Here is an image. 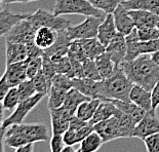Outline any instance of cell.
<instances>
[{
	"label": "cell",
	"instance_id": "obj_46",
	"mask_svg": "<svg viewBox=\"0 0 159 152\" xmlns=\"http://www.w3.org/2000/svg\"><path fill=\"white\" fill-rule=\"evenodd\" d=\"M93 131H94V127L93 124L87 123L86 126H84L83 127H81L80 130L76 131V138H77V143H81L85 138L90 135Z\"/></svg>",
	"mask_w": 159,
	"mask_h": 152
},
{
	"label": "cell",
	"instance_id": "obj_41",
	"mask_svg": "<svg viewBox=\"0 0 159 152\" xmlns=\"http://www.w3.org/2000/svg\"><path fill=\"white\" fill-rule=\"evenodd\" d=\"M42 57L37 58H29L28 67H27V77L28 79H32L37 75V73L42 69Z\"/></svg>",
	"mask_w": 159,
	"mask_h": 152
},
{
	"label": "cell",
	"instance_id": "obj_43",
	"mask_svg": "<svg viewBox=\"0 0 159 152\" xmlns=\"http://www.w3.org/2000/svg\"><path fill=\"white\" fill-rule=\"evenodd\" d=\"M141 55H151L159 50V38L148 40V41H140Z\"/></svg>",
	"mask_w": 159,
	"mask_h": 152
},
{
	"label": "cell",
	"instance_id": "obj_42",
	"mask_svg": "<svg viewBox=\"0 0 159 152\" xmlns=\"http://www.w3.org/2000/svg\"><path fill=\"white\" fill-rule=\"evenodd\" d=\"M138 35L141 41H148L159 38V29L157 27L138 29Z\"/></svg>",
	"mask_w": 159,
	"mask_h": 152
},
{
	"label": "cell",
	"instance_id": "obj_10",
	"mask_svg": "<svg viewBox=\"0 0 159 152\" xmlns=\"http://www.w3.org/2000/svg\"><path fill=\"white\" fill-rule=\"evenodd\" d=\"M94 131L102 137V139L105 143L114 141L116 139L123 138V134L121 131V129L118 123L117 118L115 116H112L107 120L101 121V122L94 124Z\"/></svg>",
	"mask_w": 159,
	"mask_h": 152
},
{
	"label": "cell",
	"instance_id": "obj_38",
	"mask_svg": "<svg viewBox=\"0 0 159 152\" xmlns=\"http://www.w3.org/2000/svg\"><path fill=\"white\" fill-rule=\"evenodd\" d=\"M43 59V62H42V71H43V74L44 76L46 77V80L48 82V85H49V90L52 87V79L53 77L57 75V70H56V67L53 65L52 59L49 57H47L45 55H43L42 57Z\"/></svg>",
	"mask_w": 159,
	"mask_h": 152
},
{
	"label": "cell",
	"instance_id": "obj_25",
	"mask_svg": "<svg viewBox=\"0 0 159 152\" xmlns=\"http://www.w3.org/2000/svg\"><path fill=\"white\" fill-rule=\"evenodd\" d=\"M81 45L83 47L84 53L86 58L96 60L98 57L103 55L106 52V46L98 39V37L94 38H87V39H80Z\"/></svg>",
	"mask_w": 159,
	"mask_h": 152
},
{
	"label": "cell",
	"instance_id": "obj_39",
	"mask_svg": "<svg viewBox=\"0 0 159 152\" xmlns=\"http://www.w3.org/2000/svg\"><path fill=\"white\" fill-rule=\"evenodd\" d=\"M18 89H19L21 101L29 99V98H31L37 94L35 87H34V84H33L31 79H26L25 81H23L21 84H19Z\"/></svg>",
	"mask_w": 159,
	"mask_h": 152
},
{
	"label": "cell",
	"instance_id": "obj_3",
	"mask_svg": "<svg viewBox=\"0 0 159 152\" xmlns=\"http://www.w3.org/2000/svg\"><path fill=\"white\" fill-rule=\"evenodd\" d=\"M134 83L120 66H117L112 76L101 80V100L130 101L129 94Z\"/></svg>",
	"mask_w": 159,
	"mask_h": 152
},
{
	"label": "cell",
	"instance_id": "obj_32",
	"mask_svg": "<svg viewBox=\"0 0 159 152\" xmlns=\"http://www.w3.org/2000/svg\"><path fill=\"white\" fill-rule=\"evenodd\" d=\"M104 141L102 137L100 136L99 133L94 131L81 142L79 149L81 152H97L102 147Z\"/></svg>",
	"mask_w": 159,
	"mask_h": 152
},
{
	"label": "cell",
	"instance_id": "obj_4",
	"mask_svg": "<svg viewBox=\"0 0 159 152\" xmlns=\"http://www.w3.org/2000/svg\"><path fill=\"white\" fill-rule=\"evenodd\" d=\"M53 13L56 16L81 15L85 16L105 18L107 13L98 9L89 0H56Z\"/></svg>",
	"mask_w": 159,
	"mask_h": 152
},
{
	"label": "cell",
	"instance_id": "obj_20",
	"mask_svg": "<svg viewBox=\"0 0 159 152\" xmlns=\"http://www.w3.org/2000/svg\"><path fill=\"white\" fill-rule=\"evenodd\" d=\"M109 101H112L117 109H119L125 114H127L136 126L147 114L146 110H144L143 108L138 106L137 104H134L131 101H120V100H109Z\"/></svg>",
	"mask_w": 159,
	"mask_h": 152
},
{
	"label": "cell",
	"instance_id": "obj_54",
	"mask_svg": "<svg viewBox=\"0 0 159 152\" xmlns=\"http://www.w3.org/2000/svg\"><path fill=\"white\" fill-rule=\"evenodd\" d=\"M151 58L159 66V50H157V52H155L153 53H151Z\"/></svg>",
	"mask_w": 159,
	"mask_h": 152
},
{
	"label": "cell",
	"instance_id": "obj_15",
	"mask_svg": "<svg viewBox=\"0 0 159 152\" xmlns=\"http://www.w3.org/2000/svg\"><path fill=\"white\" fill-rule=\"evenodd\" d=\"M73 87L78 90L85 96L90 99H100L101 100V81L93 80L86 77L83 78H73Z\"/></svg>",
	"mask_w": 159,
	"mask_h": 152
},
{
	"label": "cell",
	"instance_id": "obj_45",
	"mask_svg": "<svg viewBox=\"0 0 159 152\" xmlns=\"http://www.w3.org/2000/svg\"><path fill=\"white\" fill-rule=\"evenodd\" d=\"M49 145L52 152H62L64 147L66 146L63 139V135H52L50 138Z\"/></svg>",
	"mask_w": 159,
	"mask_h": 152
},
{
	"label": "cell",
	"instance_id": "obj_34",
	"mask_svg": "<svg viewBox=\"0 0 159 152\" xmlns=\"http://www.w3.org/2000/svg\"><path fill=\"white\" fill-rule=\"evenodd\" d=\"M50 59H52L53 65L56 67L57 73L66 74V75L74 78L72 64H71V61L69 59L68 55L63 56V57H53V58H50Z\"/></svg>",
	"mask_w": 159,
	"mask_h": 152
},
{
	"label": "cell",
	"instance_id": "obj_31",
	"mask_svg": "<svg viewBox=\"0 0 159 152\" xmlns=\"http://www.w3.org/2000/svg\"><path fill=\"white\" fill-rule=\"evenodd\" d=\"M67 93H68V90L52 85L48 92V102H47L48 110L62 107L65 103Z\"/></svg>",
	"mask_w": 159,
	"mask_h": 152
},
{
	"label": "cell",
	"instance_id": "obj_5",
	"mask_svg": "<svg viewBox=\"0 0 159 152\" xmlns=\"http://www.w3.org/2000/svg\"><path fill=\"white\" fill-rule=\"evenodd\" d=\"M27 20L36 30L41 27H49L60 32L65 31L70 26H72V23L62 18V16H56L53 12L52 13L43 8H38L35 12L29 13Z\"/></svg>",
	"mask_w": 159,
	"mask_h": 152
},
{
	"label": "cell",
	"instance_id": "obj_18",
	"mask_svg": "<svg viewBox=\"0 0 159 152\" xmlns=\"http://www.w3.org/2000/svg\"><path fill=\"white\" fill-rule=\"evenodd\" d=\"M5 47H6V50H5L6 65L22 62V61H26L27 59H29L28 48H27V45L25 44L6 41Z\"/></svg>",
	"mask_w": 159,
	"mask_h": 152
},
{
	"label": "cell",
	"instance_id": "obj_56",
	"mask_svg": "<svg viewBox=\"0 0 159 152\" xmlns=\"http://www.w3.org/2000/svg\"><path fill=\"white\" fill-rule=\"evenodd\" d=\"M76 152H81V150H80V149H77V150H76Z\"/></svg>",
	"mask_w": 159,
	"mask_h": 152
},
{
	"label": "cell",
	"instance_id": "obj_12",
	"mask_svg": "<svg viewBox=\"0 0 159 152\" xmlns=\"http://www.w3.org/2000/svg\"><path fill=\"white\" fill-rule=\"evenodd\" d=\"M28 62L29 59H27L26 61H22V62L6 65L3 76L5 77L6 81L8 82V84L11 87L18 86L19 84H21L26 79H28V77H27Z\"/></svg>",
	"mask_w": 159,
	"mask_h": 152
},
{
	"label": "cell",
	"instance_id": "obj_40",
	"mask_svg": "<svg viewBox=\"0 0 159 152\" xmlns=\"http://www.w3.org/2000/svg\"><path fill=\"white\" fill-rule=\"evenodd\" d=\"M52 85L69 90L73 87V78L68 75H66V74L57 73V75L53 77Z\"/></svg>",
	"mask_w": 159,
	"mask_h": 152
},
{
	"label": "cell",
	"instance_id": "obj_28",
	"mask_svg": "<svg viewBox=\"0 0 159 152\" xmlns=\"http://www.w3.org/2000/svg\"><path fill=\"white\" fill-rule=\"evenodd\" d=\"M89 100H90L89 97L85 96V94H83L82 93H80L78 90L72 87V89L69 90L68 93H67V97H66L65 103H64L63 107L66 108V109L68 110L69 112L72 113L73 115H75L77 108L79 107L80 104H82L83 102L89 101Z\"/></svg>",
	"mask_w": 159,
	"mask_h": 152
},
{
	"label": "cell",
	"instance_id": "obj_48",
	"mask_svg": "<svg viewBox=\"0 0 159 152\" xmlns=\"http://www.w3.org/2000/svg\"><path fill=\"white\" fill-rule=\"evenodd\" d=\"M63 139L66 145H72L74 146L77 144V138H76V131L68 129L63 135Z\"/></svg>",
	"mask_w": 159,
	"mask_h": 152
},
{
	"label": "cell",
	"instance_id": "obj_55",
	"mask_svg": "<svg viewBox=\"0 0 159 152\" xmlns=\"http://www.w3.org/2000/svg\"><path fill=\"white\" fill-rule=\"evenodd\" d=\"M62 152H76V150L72 145H66V146L64 147V149L62 150Z\"/></svg>",
	"mask_w": 159,
	"mask_h": 152
},
{
	"label": "cell",
	"instance_id": "obj_52",
	"mask_svg": "<svg viewBox=\"0 0 159 152\" xmlns=\"http://www.w3.org/2000/svg\"><path fill=\"white\" fill-rule=\"evenodd\" d=\"M15 152H34V143H28L16 148Z\"/></svg>",
	"mask_w": 159,
	"mask_h": 152
},
{
	"label": "cell",
	"instance_id": "obj_9",
	"mask_svg": "<svg viewBox=\"0 0 159 152\" xmlns=\"http://www.w3.org/2000/svg\"><path fill=\"white\" fill-rule=\"evenodd\" d=\"M159 133V118L156 111L147 112L145 117L139 122L134 131V138H139L144 141L151 135Z\"/></svg>",
	"mask_w": 159,
	"mask_h": 152
},
{
	"label": "cell",
	"instance_id": "obj_49",
	"mask_svg": "<svg viewBox=\"0 0 159 152\" xmlns=\"http://www.w3.org/2000/svg\"><path fill=\"white\" fill-rule=\"evenodd\" d=\"M87 123H89V121H84L82 119H80L76 115H74L70 120V124H69V129L73 130V131H78L81 127H83L84 126H86Z\"/></svg>",
	"mask_w": 159,
	"mask_h": 152
},
{
	"label": "cell",
	"instance_id": "obj_50",
	"mask_svg": "<svg viewBox=\"0 0 159 152\" xmlns=\"http://www.w3.org/2000/svg\"><path fill=\"white\" fill-rule=\"evenodd\" d=\"M151 93H152V107H153L154 111H156L157 107L159 106V81L155 84V86L151 90Z\"/></svg>",
	"mask_w": 159,
	"mask_h": 152
},
{
	"label": "cell",
	"instance_id": "obj_36",
	"mask_svg": "<svg viewBox=\"0 0 159 152\" xmlns=\"http://www.w3.org/2000/svg\"><path fill=\"white\" fill-rule=\"evenodd\" d=\"M31 80H32L33 84H34V87H35L37 94H41L43 96L48 94L49 85L46 80V77L44 76V74H43L42 69L40 70L39 72L37 73V75L35 77H33Z\"/></svg>",
	"mask_w": 159,
	"mask_h": 152
},
{
	"label": "cell",
	"instance_id": "obj_22",
	"mask_svg": "<svg viewBox=\"0 0 159 152\" xmlns=\"http://www.w3.org/2000/svg\"><path fill=\"white\" fill-rule=\"evenodd\" d=\"M71 40L69 39L68 35H67L66 30L65 31L57 32V38L56 43L48 49L44 50V53L49 58H53V57H63L67 56L69 52V46L71 44Z\"/></svg>",
	"mask_w": 159,
	"mask_h": 152
},
{
	"label": "cell",
	"instance_id": "obj_17",
	"mask_svg": "<svg viewBox=\"0 0 159 152\" xmlns=\"http://www.w3.org/2000/svg\"><path fill=\"white\" fill-rule=\"evenodd\" d=\"M117 34L118 31L116 29V26H115L113 13H107L99 27V31H98L97 36L98 39L107 47V45L111 42V40Z\"/></svg>",
	"mask_w": 159,
	"mask_h": 152
},
{
	"label": "cell",
	"instance_id": "obj_37",
	"mask_svg": "<svg viewBox=\"0 0 159 152\" xmlns=\"http://www.w3.org/2000/svg\"><path fill=\"white\" fill-rule=\"evenodd\" d=\"M89 1L94 7L106 13H112L121 3V0H89Z\"/></svg>",
	"mask_w": 159,
	"mask_h": 152
},
{
	"label": "cell",
	"instance_id": "obj_19",
	"mask_svg": "<svg viewBox=\"0 0 159 152\" xmlns=\"http://www.w3.org/2000/svg\"><path fill=\"white\" fill-rule=\"evenodd\" d=\"M28 16L29 13H26V15L12 13L6 7H2L0 11V35L5 36L16 24H19L23 20H26Z\"/></svg>",
	"mask_w": 159,
	"mask_h": 152
},
{
	"label": "cell",
	"instance_id": "obj_30",
	"mask_svg": "<svg viewBox=\"0 0 159 152\" xmlns=\"http://www.w3.org/2000/svg\"><path fill=\"white\" fill-rule=\"evenodd\" d=\"M101 102H102V100L100 99H90L89 101H85L82 104H80L79 107L77 108L75 115L80 119L89 122V120L93 118V114Z\"/></svg>",
	"mask_w": 159,
	"mask_h": 152
},
{
	"label": "cell",
	"instance_id": "obj_7",
	"mask_svg": "<svg viewBox=\"0 0 159 152\" xmlns=\"http://www.w3.org/2000/svg\"><path fill=\"white\" fill-rule=\"evenodd\" d=\"M43 97L44 96L41 94H36L33 97L29 98V99L22 100L11 115L8 117H6L5 119L2 121L1 131H4L5 129H7L8 127L12 126V124L23 123L24 119H25L27 115L38 105Z\"/></svg>",
	"mask_w": 159,
	"mask_h": 152
},
{
	"label": "cell",
	"instance_id": "obj_44",
	"mask_svg": "<svg viewBox=\"0 0 159 152\" xmlns=\"http://www.w3.org/2000/svg\"><path fill=\"white\" fill-rule=\"evenodd\" d=\"M143 142L147 152H159V133L147 137Z\"/></svg>",
	"mask_w": 159,
	"mask_h": 152
},
{
	"label": "cell",
	"instance_id": "obj_6",
	"mask_svg": "<svg viewBox=\"0 0 159 152\" xmlns=\"http://www.w3.org/2000/svg\"><path fill=\"white\" fill-rule=\"evenodd\" d=\"M105 18H97V16H86L85 20L76 26H70L66 30L67 35L71 41L73 40L94 38L98 36V31L101 23Z\"/></svg>",
	"mask_w": 159,
	"mask_h": 152
},
{
	"label": "cell",
	"instance_id": "obj_16",
	"mask_svg": "<svg viewBox=\"0 0 159 152\" xmlns=\"http://www.w3.org/2000/svg\"><path fill=\"white\" fill-rule=\"evenodd\" d=\"M129 16L134 20V26L137 29L141 28H150V27H157L159 22V16L155 13L144 11V9H131L128 11Z\"/></svg>",
	"mask_w": 159,
	"mask_h": 152
},
{
	"label": "cell",
	"instance_id": "obj_35",
	"mask_svg": "<svg viewBox=\"0 0 159 152\" xmlns=\"http://www.w3.org/2000/svg\"><path fill=\"white\" fill-rule=\"evenodd\" d=\"M82 65H83L84 77L89 78V79H93V80H97V81H101V80H103L102 77H101V75H100L99 70H98L96 61L94 60L86 58L83 61Z\"/></svg>",
	"mask_w": 159,
	"mask_h": 152
},
{
	"label": "cell",
	"instance_id": "obj_8",
	"mask_svg": "<svg viewBox=\"0 0 159 152\" xmlns=\"http://www.w3.org/2000/svg\"><path fill=\"white\" fill-rule=\"evenodd\" d=\"M37 30L31 25L28 20H23L13 27L7 34L5 35V40L11 42L22 43L28 45L35 42V35Z\"/></svg>",
	"mask_w": 159,
	"mask_h": 152
},
{
	"label": "cell",
	"instance_id": "obj_1",
	"mask_svg": "<svg viewBox=\"0 0 159 152\" xmlns=\"http://www.w3.org/2000/svg\"><path fill=\"white\" fill-rule=\"evenodd\" d=\"M47 141H50L49 131L44 123L12 124L2 131V144L15 149L28 143Z\"/></svg>",
	"mask_w": 159,
	"mask_h": 152
},
{
	"label": "cell",
	"instance_id": "obj_13",
	"mask_svg": "<svg viewBox=\"0 0 159 152\" xmlns=\"http://www.w3.org/2000/svg\"><path fill=\"white\" fill-rule=\"evenodd\" d=\"M112 13L118 33H121L124 36H126L136 28L134 20L129 16L128 9L125 7L122 3H120Z\"/></svg>",
	"mask_w": 159,
	"mask_h": 152
},
{
	"label": "cell",
	"instance_id": "obj_47",
	"mask_svg": "<svg viewBox=\"0 0 159 152\" xmlns=\"http://www.w3.org/2000/svg\"><path fill=\"white\" fill-rule=\"evenodd\" d=\"M27 48H28V56H29V58H37V57H43V53H44V50L37 46L35 42H32V43H30V44H28V45H27Z\"/></svg>",
	"mask_w": 159,
	"mask_h": 152
},
{
	"label": "cell",
	"instance_id": "obj_26",
	"mask_svg": "<svg viewBox=\"0 0 159 152\" xmlns=\"http://www.w3.org/2000/svg\"><path fill=\"white\" fill-rule=\"evenodd\" d=\"M94 61H96L98 70H99L102 79L109 78L110 76H112L117 68L116 64L111 58V55L107 52L99 56Z\"/></svg>",
	"mask_w": 159,
	"mask_h": 152
},
{
	"label": "cell",
	"instance_id": "obj_14",
	"mask_svg": "<svg viewBox=\"0 0 159 152\" xmlns=\"http://www.w3.org/2000/svg\"><path fill=\"white\" fill-rule=\"evenodd\" d=\"M106 52L111 55V58L116 64V66H120L124 62L125 56H126V39H125V36L121 33H118L107 45Z\"/></svg>",
	"mask_w": 159,
	"mask_h": 152
},
{
	"label": "cell",
	"instance_id": "obj_27",
	"mask_svg": "<svg viewBox=\"0 0 159 152\" xmlns=\"http://www.w3.org/2000/svg\"><path fill=\"white\" fill-rule=\"evenodd\" d=\"M125 39H126V56H125L124 62H131L141 56V40L138 35V29L134 28L129 34L125 36Z\"/></svg>",
	"mask_w": 159,
	"mask_h": 152
},
{
	"label": "cell",
	"instance_id": "obj_2",
	"mask_svg": "<svg viewBox=\"0 0 159 152\" xmlns=\"http://www.w3.org/2000/svg\"><path fill=\"white\" fill-rule=\"evenodd\" d=\"M120 67L134 84L150 92L159 81V66L151 55H141L131 62H123Z\"/></svg>",
	"mask_w": 159,
	"mask_h": 152
},
{
	"label": "cell",
	"instance_id": "obj_24",
	"mask_svg": "<svg viewBox=\"0 0 159 152\" xmlns=\"http://www.w3.org/2000/svg\"><path fill=\"white\" fill-rule=\"evenodd\" d=\"M116 109L117 108L112 101H102L99 107L97 108L93 118L89 120V123L94 126V124L99 123L101 121L109 119V118L115 115Z\"/></svg>",
	"mask_w": 159,
	"mask_h": 152
},
{
	"label": "cell",
	"instance_id": "obj_11",
	"mask_svg": "<svg viewBox=\"0 0 159 152\" xmlns=\"http://www.w3.org/2000/svg\"><path fill=\"white\" fill-rule=\"evenodd\" d=\"M49 114L52 135H64L69 129L70 120L74 115L63 106L57 109H49Z\"/></svg>",
	"mask_w": 159,
	"mask_h": 152
},
{
	"label": "cell",
	"instance_id": "obj_33",
	"mask_svg": "<svg viewBox=\"0 0 159 152\" xmlns=\"http://www.w3.org/2000/svg\"><path fill=\"white\" fill-rule=\"evenodd\" d=\"M21 102V98H20V93L18 86L11 87L5 97L1 100L2 104V111L3 110H15L19 103Z\"/></svg>",
	"mask_w": 159,
	"mask_h": 152
},
{
	"label": "cell",
	"instance_id": "obj_21",
	"mask_svg": "<svg viewBox=\"0 0 159 152\" xmlns=\"http://www.w3.org/2000/svg\"><path fill=\"white\" fill-rule=\"evenodd\" d=\"M129 99L131 102L143 108L147 112L154 111L153 107H152V93L138 84H134L133 89L130 90Z\"/></svg>",
	"mask_w": 159,
	"mask_h": 152
},
{
	"label": "cell",
	"instance_id": "obj_51",
	"mask_svg": "<svg viewBox=\"0 0 159 152\" xmlns=\"http://www.w3.org/2000/svg\"><path fill=\"white\" fill-rule=\"evenodd\" d=\"M11 85L8 84V82L6 81L5 77L2 75L1 77V80H0V99H3V98L5 97V94H7V92L11 89Z\"/></svg>",
	"mask_w": 159,
	"mask_h": 152
},
{
	"label": "cell",
	"instance_id": "obj_53",
	"mask_svg": "<svg viewBox=\"0 0 159 152\" xmlns=\"http://www.w3.org/2000/svg\"><path fill=\"white\" fill-rule=\"evenodd\" d=\"M32 1H37V0H1L4 4H11V3H28Z\"/></svg>",
	"mask_w": 159,
	"mask_h": 152
},
{
	"label": "cell",
	"instance_id": "obj_29",
	"mask_svg": "<svg viewBox=\"0 0 159 152\" xmlns=\"http://www.w3.org/2000/svg\"><path fill=\"white\" fill-rule=\"evenodd\" d=\"M121 3L128 11L144 9L159 16V0H123Z\"/></svg>",
	"mask_w": 159,
	"mask_h": 152
},
{
	"label": "cell",
	"instance_id": "obj_23",
	"mask_svg": "<svg viewBox=\"0 0 159 152\" xmlns=\"http://www.w3.org/2000/svg\"><path fill=\"white\" fill-rule=\"evenodd\" d=\"M57 38V31L49 27H41L37 29L35 35L36 45L41 49H48L56 43Z\"/></svg>",
	"mask_w": 159,
	"mask_h": 152
}]
</instances>
